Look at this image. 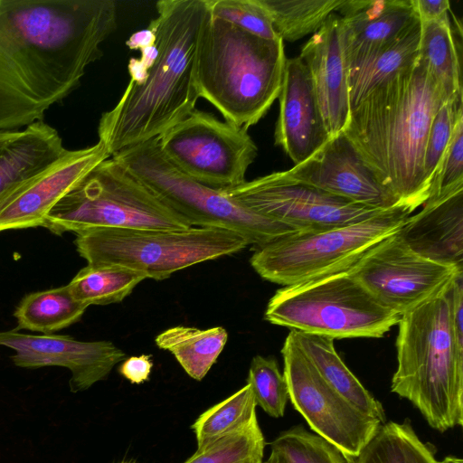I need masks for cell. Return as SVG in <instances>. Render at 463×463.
Segmentation results:
<instances>
[{
	"label": "cell",
	"mask_w": 463,
	"mask_h": 463,
	"mask_svg": "<svg viewBox=\"0 0 463 463\" xmlns=\"http://www.w3.org/2000/svg\"><path fill=\"white\" fill-rule=\"evenodd\" d=\"M152 367L151 356L141 354L126 358L119 367V373L130 383L139 384L149 379Z\"/></svg>",
	"instance_id": "38"
},
{
	"label": "cell",
	"mask_w": 463,
	"mask_h": 463,
	"mask_svg": "<svg viewBox=\"0 0 463 463\" xmlns=\"http://www.w3.org/2000/svg\"><path fill=\"white\" fill-rule=\"evenodd\" d=\"M42 227L61 235L99 229L184 230L193 226L109 157L54 205Z\"/></svg>",
	"instance_id": "6"
},
{
	"label": "cell",
	"mask_w": 463,
	"mask_h": 463,
	"mask_svg": "<svg viewBox=\"0 0 463 463\" xmlns=\"http://www.w3.org/2000/svg\"><path fill=\"white\" fill-rule=\"evenodd\" d=\"M265 439L255 417L244 426L215 439L184 463H262Z\"/></svg>",
	"instance_id": "32"
},
{
	"label": "cell",
	"mask_w": 463,
	"mask_h": 463,
	"mask_svg": "<svg viewBox=\"0 0 463 463\" xmlns=\"http://www.w3.org/2000/svg\"><path fill=\"white\" fill-rule=\"evenodd\" d=\"M305 63L326 128L331 137L344 132L350 118L348 64L341 17L332 14L303 45Z\"/></svg>",
	"instance_id": "18"
},
{
	"label": "cell",
	"mask_w": 463,
	"mask_h": 463,
	"mask_svg": "<svg viewBox=\"0 0 463 463\" xmlns=\"http://www.w3.org/2000/svg\"><path fill=\"white\" fill-rule=\"evenodd\" d=\"M221 191L248 210L298 232L356 223L387 210L359 204L293 181L282 171Z\"/></svg>",
	"instance_id": "13"
},
{
	"label": "cell",
	"mask_w": 463,
	"mask_h": 463,
	"mask_svg": "<svg viewBox=\"0 0 463 463\" xmlns=\"http://www.w3.org/2000/svg\"><path fill=\"white\" fill-rule=\"evenodd\" d=\"M111 157L106 145L67 151L13 191L0 205V232L42 226L54 205L88 173Z\"/></svg>",
	"instance_id": "16"
},
{
	"label": "cell",
	"mask_w": 463,
	"mask_h": 463,
	"mask_svg": "<svg viewBox=\"0 0 463 463\" xmlns=\"http://www.w3.org/2000/svg\"><path fill=\"white\" fill-rule=\"evenodd\" d=\"M120 463H135V462H126V461H123V462H120Z\"/></svg>",
	"instance_id": "44"
},
{
	"label": "cell",
	"mask_w": 463,
	"mask_h": 463,
	"mask_svg": "<svg viewBox=\"0 0 463 463\" xmlns=\"http://www.w3.org/2000/svg\"><path fill=\"white\" fill-rule=\"evenodd\" d=\"M111 157L193 227L233 231L255 247L296 232L186 175L164 156L157 137L123 148Z\"/></svg>",
	"instance_id": "8"
},
{
	"label": "cell",
	"mask_w": 463,
	"mask_h": 463,
	"mask_svg": "<svg viewBox=\"0 0 463 463\" xmlns=\"http://www.w3.org/2000/svg\"><path fill=\"white\" fill-rule=\"evenodd\" d=\"M419 17L393 40L347 59L350 110L380 84L411 68L420 40Z\"/></svg>",
	"instance_id": "22"
},
{
	"label": "cell",
	"mask_w": 463,
	"mask_h": 463,
	"mask_svg": "<svg viewBox=\"0 0 463 463\" xmlns=\"http://www.w3.org/2000/svg\"><path fill=\"white\" fill-rule=\"evenodd\" d=\"M78 253L88 264H117L165 279L173 273L245 249L248 241L233 231L99 229L76 234Z\"/></svg>",
	"instance_id": "10"
},
{
	"label": "cell",
	"mask_w": 463,
	"mask_h": 463,
	"mask_svg": "<svg viewBox=\"0 0 463 463\" xmlns=\"http://www.w3.org/2000/svg\"><path fill=\"white\" fill-rule=\"evenodd\" d=\"M0 345L14 350L22 368L61 366L69 369L70 390L79 392L105 380L127 354L110 341H79L69 335H29L16 329L0 332Z\"/></svg>",
	"instance_id": "15"
},
{
	"label": "cell",
	"mask_w": 463,
	"mask_h": 463,
	"mask_svg": "<svg viewBox=\"0 0 463 463\" xmlns=\"http://www.w3.org/2000/svg\"><path fill=\"white\" fill-rule=\"evenodd\" d=\"M253 391L257 406L274 418L284 415L289 400L288 384L272 357L256 355L252 358L247 378Z\"/></svg>",
	"instance_id": "34"
},
{
	"label": "cell",
	"mask_w": 463,
	"mask_h": 463,
	"mask_svg": "<svg viewBox=\"0 0 463 463\" xmlns=\"http://www.w3.org/2000/svg\"><path fill=\"white\" fill-rule=\"evenodd\" d=\"M453 281L401 316L391 384L439 432L463 425V338L452 320Z\"/></svg>",
	"instance_id": "4"
},
{
	"label": "cell",
	"mask_w": 463,
	"mask_h": 463,
	"mask_svg": "<svg viewBox=\"0 0 463 463\" xmlns=\"http://www.w3.org/2000/svg\"><path fill=\"white\" fill-rule=\"evenodd\" d=\"M463 186V108L458 112L450 139L439 162L427 199Z\"/></svg>",
	"instance_id": "37"
},
{
	"label": "cell",
	"mask_w": 463,
	"mask_h": 463,
	"mask_svg": "<svg viewBox=\"0 0 463 463\" xmlns=\"http://www.w3.org/2000/svg\"><path fill=\"white\" fill-rule=\"evenodd\" d=\"M413 211L397 205L356 223L289 233L255 247L250 263L262 279L284 287L345 270L397 232Z\"/></svg>",
	"instance_id": "9"
},
{
	"label": "cell",
	"mask_w": 463,
	"mask_h": 463,
	"mask_svg": "<svg viewBox=\"0 0 463 463\" xmlns=\"http://www.w3.org/2000/svg\"><path fill=\"white\" fill-rule=\"evenodd\" d=\"M278 99L279 112L274 142L297 165L330 139L311 77L299 56L286 60Z\"/></svg>",
	"instance_id": "19"
},
{
	"label": "cell",
	"mask_w": 463,
	"mask_h": 463,
	"mask_svg": "<svg viewBox=\"0 0 463 463\" xmlns=\"http://www.w3.org/2000/svg\"><path fill=\"white\" fill-rule=\"evenodd\" d=\"M440 463H463V460L460 458L454 456H447L440 461Z\"/></svg>",
	"instance_id": "43"
},
{
	"label": "cell",
	"mask_w": 463,
	"mask_h": 463,
	"mask_svg": "<svg viewBox=\"0 0 463 463\" xmlns=\"http://www.w3.org/2000/svg\"><path fill=\"white\" fill-rule=\"evenodd\" d=\"M415 11L421 21L439 19L450 12L448 0H412Z\"/></svg>",
	"instance_id": "39"
},
{
	"label": "cell",
	"mask_w": 463,
	"mask_h": 463,
	"mask_svg": "<svg viewBox=\"0 0 463 463\" xmlns=\"http://www.w3.org/2000/svg\"><path fill=\"white\" fill-rule=\"evenodd\" d=\"M210 14L259 37L279 39L260 0H205Z\"/></svg>",
	"instance_id": "35"
},
{
	"label": "cell",
	"mask_w": 463,
	"mask_h": 463,
	"mask_svg": "<svg viewBox=\"0 0 463 463\" xmlns=\"http://www.w3.org/2000/svg\"><path fill=\"white\" fill-rule=\"evenodd\" d=\"M256 407L253 391L247 383L232 395L203 412L192 425L197 449L250 422L257 417Z\"/></svg>",
	"instance_id": "31"
},
{
	"label": "cell",
	"mask_w": 463,
	"mask_h": 463,
	"mask_svg": "<svg viewBox=\"0 0 463 463\" xmlns=\"http://www.w3.org/2000/svg\"><path fill=\"white\" fill-rule=\"evenodd\" d=\"M281 354L289 401L310 429L345 456L355 457L382 424L335 390L304 353L292 330Z\"/></svg>",
	"instance_id": "12"
},
{
	"label": "cell",
	"mask_w": 463,
	"mask_h": 463,
	"mask_svg": "<svg viewBox=\"0 0 463 463\" xmlns=\"http://www.w3.org/2000/svg\"><path fill=\"white\" fill-rule=\"evenodd\" d=\"M66 151L58 131L43 120L17 131L0 149V205L13 191Z\"/></svg>",
	"instance_id": "23"
},
{
	"label": "cell",
	"mask_w": 463,
	"mask_h": 463,
	"mask_svg": "<svg viewBox=\"0 0 463 463\" xmlns=\"http://www.w3.org/2000/svg\"><path fill=\"white\" fill-rule=\"evenodd\" d=\"M147 276L117 264H88L67 285L73 298L85 304L121 302Z\"/></svg>",
	"instance_id": "29"
},
{
	"label": "cell",
	"mask_w": 463,
	"mask_h": 463,
	"mask_svg": "<svg viewBox=\"0 0 463 463\" xmlns=\"http://www.w3.org/2000/svg\"><path fill=\"white\" fill-rule=\"evenodd\" d=\"M345 457L346 463H440L436 448L418 437L409 419L382 423L357 456Z\"/></svg>",
	"instance_id": "27"
},
{
	"label": "cell",
	"mask_w": 463,
	"mask_h": 463,
	"mask_svg": "<svg viewBox=\"0 0 463 463\" xmlns=\"http://www.w3.org/2000/svg\"><path fill=\"white\" fill-rule=\"evenodd\" d=\"M422 205L406 219L398 235L420 256L463 269V186Z\"/></svg>",
	"instance_id": "20"
},
{
	"label": "cell",
	"mask_w": 463,
	"mask_h": 463,
	"mask_svg": "<svg viewBox=\"0 0 463 463\" xmlns=\"http://www.w3.org/2000/svg\"><path fill=\"white\" fill-rule=\"evenodd\" d=\"M420 21L421 32L418 56L447 99L463 95L461 53L458 48L449 14L430 21Z\"/></svg>",
	"instance_id": "25"
},
{
	"label": "cell",
	"mask_w": 463,
	"mask_h": 463,
	"mask_svg": "<svg viewBox=\"0 0 463 463\" xmlns=\"http://www.w3.org/2000/svg\"><path fill=\"white\" fill-rule=\"evenodd\" d=\"M164 156L194 180L222 190L244 183L258 147L246 128L193 110L157 137Z\"/></svg>",
	"instance_id": "11"
},
{
	"label": "cell",
	"mask_w": 463,
	"mask_h": 463,
	"mask_svg": "<svg viewBox=\"0 0 463 463\" xmlns=\"http://www.w3.org/2000/svg\"><path fill=\"white\" fill-rule=\"evenodd\" d=\"M87 307L73 298L67 285L33 292L16 307V329L51 335L78 322Z\"/></svg>",
	"instance_id": "28"
},
{
	"label": "cell",
	"mask_w": 463,
	"mask_h": 463,
	"mask_svg": "<svg viewBox=\"0 0 463 463\" xmlns=\"http://www.w3.org/2000/svg\"><path fill=\"white\" fill-rule=\"evenodd\" d=\"M156 29L149 24L148 27L137 32H135L126 41V45L134 51H142L146 47L152 46L156 43Z\"/></svg>",
	"instance_id": "40"
},
{
	"label": "cell",
	"mask_w": 463,
	"mask_h": 463,
	"mask_svg": "<svg viewBox=\"0 0 463 463\" xmlns=\"http://www.w3.org/2000/svg\"><path fill=\"white\" fill-rule=\"evenodd\" d=\"M462 96L445 100L431 121L424 154L425 181L430 188L450 139L458 112L463 108Z\"/></svg>",
	"instance_id": "36"
},
{
	"label": "cell",
	"mask_w": 463,
	"mask_h": 463,
	"mask_svg": "<svg viewBox=\"0 0 463 463\" xmlns=\"http://www.w3.org/2000/svg\"><path fill=\"white\" fill-rule=\"evenodd\" d=\"M158 55L140 86L128 82L117 105L102 114L99 140L111 156L156 138L185 118L199 99L195 55L208 13L205 0H161L156 4Z\"/></svg>",
	"instance_id": "3"
},
{
	"label": "cell",
	"mask_w": 463,
	"mask_h": 463,
	"mask_svg": "<svg viewBox=\"0 0 463 463\" xmlns=\"http://www.w3.org/2000/svg\"><path fill=\"white\" fill-rule=\"evenodd\" d=\"M116 27L113 0H0V132L42 121Z\"/></svg>",
	"instance_id": "1"
},
{
	"label": "cell",
	"mask_w": 463,
	"mask_h": 463,
	"mask_svg": "<svg viewBox=\"0 0 463 463\" xmlns=\"http://www.w3.org/2000/svg\"><path fill=\"white\" fill-rule=\"evenodd\" d=\"M281 38L268 40L213 16L201 28L194 65L199 98L248 129L279 98L286 62Z\"/></svg>",
	"instance_id": "5"
},
{
	"label": "cell",
	"mask_w": 463,
	"mask_h": 463,
	"mask_svg": "<svg viewBox=\"0 0 463 463\" xmlns=\"http://www.w3.org/2000/svg\"><path fill=\"white\" fill-rule=\"evenodd\" d=\"M17 131H1L0 132V149L16 135Z\"/></svg>",
	"instance_id": "41"
},
{
	"label": "cell",
	"mask_w": 463,
	"mask_h": 463,
	"mask_svg": "<svg viewBox=\"0 0 463 463\" xmlns=\"http://www.w3.org/2000/svg\"><path fill=\"white\" fill-rule=\"evenodd\" d=\"M397 232L373 246L349 271L380 303L402 316L445 289L463 269L420 256Z\"/></svg>",
	"instance_id": "14"
},
{
	"label": "cell",
	"mask_w": 463,
	"mask_h": 463,
	"mask_svg": "<svg viewBox=\"0 0 463 463\" xmlns=\"http://www.w3.org/2000/svg\"><path fill=\"white\" fill-rule=\"evenodd\" d=\"M337 12L346 60L393 40L419 17L412 0H344Z\"/></svg>",
	"instance_id": "21"
},
{
	"label": "cell",
	"mask_w": 463,
	"mask_h": 463,
	"mask_svg": "<svg viewBox=\"0 0 463 463\" xmlns=\"http://www.w3.org/2000/svg\"><path fill=\"white\" fill-rule=\"evenodd\" d=\"M349 269L278 289L265 320L332 339L383 336L401 316L380 303Z\"/></svg>",
	"instance_id": "7"
},
{
	"label": "cell",
	"mask_w": 463,
	"mask_h": 463,
	"mask_svg": "<svg viewBox=\"0 0 463 463\" xmlns=\"http://www.w3.org/2000/svg\"><path fill=\"white\" fill-rule=\"evenodd\" d=\"M264 463H286V461L278 452L271 450L269 458Z\"/></svg>",
	"instance_id": "42"
},
{
	"label": "cell",
	"mask_w": 463,
	"mask_h": 463,
	"mask_svg": "<svg viewBox=\"0 0 463 463\" xmlns=\"http://www.w3.org/2000/svg\"><path fill=\"white\" fill-rule=\"evenodd\" d=\"M282 41L314 34L338 11L344 0H260Z\"/></svg>",
	"instance_id": "30"
},
{
	"label": "cell",
	"mask_w": 463,
	"mask_h": 463,
	"mask_svg": "<svg viewBox=\"0 0 463 463\" xmlns=\"http://www.w3.org/2000/svg\"><path fill=\"white\" fill-rule=\"evenodd\" d=\"M270 446L286 463H346L335 445L301 425L280 432Z\"/></svg>",
	"instance_id": "33"
},
{
	"label": "cell",
	"mask_w": 463,
	"mask_h": 463,
	"mask_svg": "<svg viewBox=\"0 0 463 463\" xmlns=\"http://www.w3.org/2000/svg\"><path fill=\"white\" fill-rule=\"evenodd\" d=\"M448 100L418 56L350 112L344 130L378 182L413 210L427 200L424 154L431 121Z\"/></svg>",
	"instance_id": "2"
},
{
	"label": "cell",
	"mask_w": 463,
	"mask_h": 463,
	"mask_svg": "<svg viewBox=\"0 0 463 463\" xmlns=\"http://www.w3.org/2000/svg\"><path fill=\"white\" fill-rule=\"evenodd\" d=\"M228 340L222 326L201 329L176 326L156 335V345L170 352L186 373L201 381L216 362Z\"/></svg>",
	"instance_id": "26"
},
{
	"label": "cell",
	"mask_w": 463,
	"mask_h": 463,
	"mask_svg": "<svg viewBox=\"0 0 463 463\" xmlns=\"http://www.w3.org/2000/svg\"><path fill=\"white\" fill-rule=\"evenodd\" d=\"M292 332L321 376L335 390L364 413L378 420L381 423L386 422L382 403L364 387L340 358L335 349L334 339L297 330Z\"/></svg>",
	"instance_id": "24"
},
{
	"label": "cell",
	"mask_w": 463,
	"mask_h": 463,
	"mask_svg": "<svg viewBox=\"0 0 463 463\" xmlns=\"http://www.w3.org/2000/svg\"><path fill=\"white\" fill-rule=\"evenodd\" d=\"M282 172L293 181L359 204L377 209L403 205L378 182L344 133L331 137L303 163Z\"/></svg>",
	"instance_id": "17"
}]
</instances>
